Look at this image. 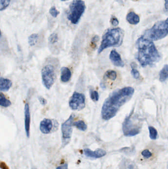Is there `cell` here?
<instances>
[{
  "mask_svg": "<svg viewBox=\"0 0 168 169\" xmlns=\"http://www.w3.org/2000/svg\"><path fill=\"white\" fill-rule=\"evenodd\" d=\"M134 91V88L128 87L112 92L103 105L101 111L102 118L109 120L115 117L121 107L131 98Z\"/></svg>",
  "mask_w": 168,
  "mask_h": 169,
  "instance_id": "cell-1",
  "label": "cell"
},
{
  "mask_svg": "<svg viewBox=\"0 0 168 169\" xmlns=\"http://www.w3.org/2000/svg\"><path fill=\"white\" fill-rule=\"evenodd\" d=\"M137 49L136 59L142 67L154 66L159 62L161 57L152 42L141 37L136 42Z\"/></svg>",
  "mask_w": 168,
  "mask_h": 169,
  "instance_id": "cell-2",
  "label": "cell"
},
{
  "mask_svg": "<svg viewBox=\"0 0 168 169\" xmlns=\"http://www.w3.org/2000/svg\"><path fill=\"white\" fill-rule=\"evenodd\" d=\"M123 37L124 32L119 28L107 30L103 36L101 45L98 49V54H100L107 48L120 46L122 44Z\"/></svg>",
  "mask_w": 168,
  "mask_h": 169,
  "instance_id": "cell-3",
  "label": "cell"
},
{
  "mask_svg": "<svg viewBox=\"0 0 168 169\" xmlns=\"http://www.w3.org/2000/svg\"><path fill=\"white\" fill-rule=\"evenodd\" d=\"M168 19L155 23L152 27L145 31V37L152 41H157L168 35ZM148 39V40H149Z\"/></svg>",
  "mask_w": 168,
  "mask_h": 169,
  "instance_id": "cell-4",
  "label": "cell"
},
{
  "mask_svg": "<svg viewBox=\"0 0 168 169\" xmlns=\"http://www.w3.org/2000/svg\"><path fill=\"white\" fill-rule=\"evenodd\" d=\"M85 8V3L83 0H73L70 6L68 19L73 24H78L84 14Z\"/></svg>",
  "mask_w": 168,
  "mask_h": 169,
  "instance_id": "cell-5",
  "label": "cell"
},
{
  "mask_svg": "<svg viewBox=\"0 0 168 169\" xmlns=\"http://www.w3.org/2000/svg\"><path fill=\"white\" fill-rule=\"evenodd\" d=\"M56 78L55 67L51 64L46 65L41 69V79L44 86L49 90L55 83Z\"/></svg>",
  "mask_w": 168,
  "mask_h": 169,
  "instance_id": "cell-6",
  "label": "cell"
},
{
  "mask_svg": "<svg viewBox=\"0 0 168 169\" xmlns=\"http://www.w3.org/2000/svg\"><path fill=\"white\" fill-rule=\"evenodd\" d=\"M132 113L126 118L122 125L124 135L126 137H133L139 134L141 127L133 122L131 119Z\"/></svg>",
  "mask_w": 168,
  "mask_h": 169,
  "instance_id": "cell-7",
  "label": "cell"
},
{
  "mask_svg": "<svg viewBox=\"0 0 168 169\" xmlns=\"http://www.w3.org/2000/svg\"><path fill=\"white\" fill-rule=\"evenodd\" d=\"M74 115L72 114L68 119L66 120L61 126V131L62 133L63 146H65L69 143L72 137Z\"/></svg>",
  "mask_w": 168,
  "mask_h": 169,
  "instance_id": "cell-8",
  "label": "cell"
},
{
  "mask_svg": "<svg viewBox=\"0 0 168 169\" xmlns=\"http://www.w3.org/2000/svg\"><path fill=\"white\" fill-rule=\"evenodd\" d=\"M69 106L73 110H80L85 106V97L83 94L75 92L69 100Z\"/></svg>",
  "mask_w": 168,
  "mask_h": 169,
  "instance_id": "cell-9",
  "label": "cell"
},
{
  "mask_svg": "<svg viewBox=\"0 0 168 169\" xmlns=\"http://www.w3.org/2000/svg\"><path fill=\"white\" fill-rule=\"evenodd\" d=\"M53 124L52 120L49 119H43L40 123V131L43 134H49L52 131Z\"/></svg>",
  "mask_w": 168,
  "mask_h": 169,
  "instance_id": "cell-10",
  "label": "cell"
},
{
  "mask_svg": "<svg viewBox=\"0 0 168 169\" xmlns=\"http://www.w3.org/2000/svg\"><path fill=\"white\" fill-rule=\"evenodd\" d=\"M84 153L86 156L90 158H99L103 157L106 154V152L103 149L98 148L94 151H92L89 148H85L83 150Z\"/></svg>",
  "mask_w": 168,
  "mask_h": 169,
  "instance_id": "cell-11",
  "label": "cell"
},
{
  "mask_svg": "<svg viewBox=\"0 0 168 169\" xmlns=\"http://www.w3.org/2000/svg\"><path fill=\"white\" fill-rule=\"evenodd\" d=\"M25 129L26 131V135L28 137H30V129L31 115L30 108L28 103L25 105Z\"/></svg>",
  "mask_w": 168,
  "mask_h": 169,
  "instance_id": "cell-12",
  "label": "cell"
},
{
  "mask_svg": "<svg viewBox=\"0 0 168 169\" xmlns=\"http://www.w3.org/2000/svg\"><path fill=\"white\" fill-rule=\"evenodd\" d=\"M110 59L112 63H113L115 66L118 67L124 66V62L122 61L120 55L116 51L112 50L111 51L110 55Z\"/></svg>",
  "mask_w": 168,
  "mask_h": 169,
  "instance_id": "cell-13",
  "label": "cell"
},
{
  "mask_svg": "<svg viewBox=\"0 0 168 169\" xmlns=\"http://www.w3.org/2000/svg\"><path fill=\"white\" fill-rule=\"evenodd\" d=\"M12 82L8 79L0 77V91L6 92L12 87Z\"/></svg>",
  "mask_w": 168,
  "mask_h": 169,
  "instance_id": "cell-14",
  "label": "cell"
},
{
  "mask_svg": "<svg viewBox=\"0 0 168 169\" xmlns=\"http://www.w3.org/2000/svg\"><path fill=\"white\" fill-rule=\"evenodd\" d=\"M72 76V73L70 69L66 67H63L61 70V80L64 83L69 81Z\"/></svg>",
  "mask_w": 168,
  "mask_h": 169,
  "instance_id": "cell-15",
  "label": "cell"
},
{
  "mask_svg": "<svg viewBox=\"0 0 168 169\" xmlns=\"http://www.w3.org/2000/svg\"><path fill=\"white\" fill-rule=\"evenodd\" d=\"M126 19L129 23L133 25L137 24L140 20L139 16L134 11L129 12L126 16Z\"/></svg>",
  "mask_w": 168,
  "mask_h": 169,
  "instance_id": "cell-16",
  "label": "cell"
},
{
  "mask_svg": "<svg viewBox=\"0 0 168 169\" xmlns=\"http://www.w3.org/2000/svg\"><path fill=\"white\" fill-rule=\"evenodd\" d=\"M168 65L166 64L164 66L159 74V80L161 82H165L168 79Z\"/></svg>",
  "mask_w": 168,
  "mask_h": 169,
  "instance_id": "cell-17",
  "label": "cell"
},
{
  "mask_svg": "<svg viewBox=\"0 0 168 169\" xmlns=\"http://www.w3.org/2000/svg\"><path fill=\"white\" fill-rule=\"evenodd\" d=\"M11 105V101L5 97L3 92H0V106L4 107H8Z\"/></svg>",
  "mask_w": 168,
  "mask_h": 169,
  "instance_id": "cell-18",
  "label": "cell"
},
{
  "mask_svg": "<svg viewBox=\"0 0 168 169\" xmlns=\"http://www.w3.org/2000/svg\"><path fill=\"white\" fill-rule=\"evenodd\" d=\"M38 34H33L31 35L28 38V43L31 46H34L37 44L38 41Z\"/></svg>",
  "mask_w": 168,
  "mask_h": 169,
  "instance_id": "cell-19",
  "label": "cell"
},
{
  "mask_svg": "<svg viewBox=\"0 0 168 169\" xmlns=\"http://www.w3.org/2000/svg\"><path fill=\"white\" fill-rule=\"evenodd\" d=\"M73 126H75L78 129L82 131H85L87 129V126L85 123H84V121L81 120L73 123Z\"/></svg>",
  "mask_w": 168,
  "mask_h": 169,
  "instance_id": "cell-20",
  "label": "cell"
},
{
  "mask_svg": "<svg viewBox=\"0 0 168 169\" xmlns=\"http://www.w3.org/2000/svg\"><path fill=\"white\" fill-rule=\"evenodd\" d=\"M148 129H149V131L150 138H151V140H156L158 137V133L157 130L154 127H151V126H149L148 127Z\"/></svg>",
  "mask_w": 168,
  "mask_h": 169,
  "instance_id": "cell-21",
  "label": "cell"
},
{
  "mask_svg": "<svg viewBox=\"0 0 168 169\" xmlns=\"http://www.w3.org/2000/svg\"><path fill=\"white\" fill-rule=\"evenodd\" d=\"M105 77L110 80H115L117 77L116 72L113 70H108L105 72Z\"/></svg>",
  "mask_w": 168,
  "mask_h": 169,
  "instance_id": "cell-22",
  "label": "cell"
},
{
  "mask_svg": "<svg viewBox=\"0 0 168 169\" xmlns=\"http://www.w3.org/2000/svg\"><path fill=\"white\" fill-rule=\"evenodd\" d=\"M11 0H0V11H3L9 6Z\"/></svg>",
  "mask_w": 168,
  "mask_h": 169,
  "instance_id": "cell-23",
  "label": "cell"
},
{
  "mask_svg": "<svg viewBox=\"0 0 168 169\" xmlns=\"http://www.w3.org/2000/svg\"><path fill=\"white\" fill-rule=\"evenodd\" d=\"M90 97L93 101H98L99 98V95L98 92L95 91L91 90L90 91Z\"/></svg>",
  "mask_w": 168,
  "mask_h": 169,
  "instance_id": "cell-24",
  "label": "cell"
},
{
  "mask_svg": "<svg viewBox=\"0 0 168 169\" xmlns=\"http://www.w3.org/2000/svg\"><path fill=\"white\" fill-rule=\"evenodd\" d=\"M49 40V43L51 44H55L58 42V37L57 34L56 33H53L51 34L50 37H49L48 39Z\"/></svg>",
  "mask_w": 168,
  "mask_h": 169,
  "instance_id": "cell-25",
  "label": "cell"
},
{
  "mask_svg": "<svg viewBox=\"0 0 168 169\" xmlns=\"http://www.w3.org/2000/svg\"><path fill=\"white\" fill-rule=\"evenodd\" d=\"M49 13L54 17H56L59 14V11L57 10L55 6H52L49 10Z\"/></svg>",
  "mask_w": 168,
  "mask_h": 169,
  "instance_id": "cell-26",
  "label": "cell"
},
{
  "mask_svg": "<svg viewBox=\"0 0 168 169\" xmlns=\"http://www.w3.org/2000/svg\"><path fill=\"white\" fill-rule=\"evenodd\" d=\"M142 154L144 157H145L146 158H149L150 157H151L152 156V153L151 152H150L149 150H148L147 149H145L142 152Z\"/></svg>",
  "mask_w": 168,
  "mask_h": 169,
  "instance_id": "cell-27",
  "label": "cell"
},
{
  "mask_svg": "<svg viewBox=\"0 0 168 169\" xmlns=\"http://www.w3.org/2000/svg\"><path fill=\"white\" fill-rule=\"evenodd\" d=\"M131 74L134 78L138 79L140 77L139 72L133 67H132Z\"/></svg>",
  "mask_w": 168,
  "mask_h": 169,
  "instance_id": "cell-28",
  "label": "cell"
},
{
  "mask_svg": "<svg viewBox=\"0 0 168 169\" xmlns=\"http://www.w3.org/2000/svg\"><path fill=\"white\" fill-rule=\"evenodd\" d=\"M111 23L113 26H117L119 24V21L116 17H112L111 19Z\"/></svg>",
  "mask_w": 168,
  "mask_h": 169,
  "instance_id": "cell-29",
  "label": "cell"
},
{
  "mask_svg": "<svg viewBox=\"0 0 168 169\" xmlns=\"http://www.w3.org/2000/svg\"><path fill=\"white\" fill-rule=\"evenodd\" d=\"M38 100H39V102H40L41 104L43 105H44L47 103V100L42 97H38Z\"/></svg>",
  "mask_w": 168,
  "mask_h": 169,
  "instance_id": "cell-30",
  "label": "cell"
},
{
  "mask_svg": "<svg viewBox=\"0 0 168 169\" xmlns=\"http://www.w3.org/2000/svg\"><path fill=\"white\" fill-rule=\"evenodd\" d=\"M56 169H68V166L67 164H65L60 166L57 168Z\"/></svg>",
  "mask_w": 168,
  "mask_h": 169,
  "instance_id": "cell-31",
  "label": "cell"
},
{
  "mask_svg": "<svg viewBox=\"0 0 168 169\" xmlns=\"http://www.w3.org/2000/svg\"><path fill=\"white\" fill-rule=\"evenodd\" d=\"M0 168H1L2 169H9L8 166H6V164L3 162L0 163Z\"/></svg>",
  "mask_w": 168,
  "mask_h": 169,
  "instance_id": "cell-32",
  "label": "cell"
},
{
  "mask_svg": "<svg viewBox=\"0 0 168 169\" xmlns=\"http://www.w3.org/2000/svg\"><path fill=\"white\" fill-rule=\"evenodd\" d=\"M165 9H166V10L167 11L168 10V0H165Z\"/></svg>",
  "mask_w": 168,
  "mask_h": 169,
  "instance_id": "cell-33",
  "label": "cell"
},
{
  "mask_svg": "<svg viewBox=\"0 0 168 169\" xmlns=\"http://www.w3.org/2000/svg\"><path fill=\"white\" fill-rule=\"evenodd\" d=\"M132 1H133L134 2H137V1H139L140 0H132Z\"/></svg>",
  "mask_w": 168,
  "mask_h": 169,
  "instance_id": "cell-34",
  "label": "cell"
},
{
  "mask_svg": "<svg viewBox=\"0 0 168 169\" xmlns=\"http://www.w3.org/2000/svg\"><path fill=\"white\" fill-rule=\"evenodd\" d=\"M1 37V29H0V38Z\"/></svg>",
  "mask_w": 168,
  "mask_h": 169,
  "instance_id": "cell-35",
  "label": "cell"
},
{
  "mask_svg": "<svg viewBox=\"0 0 168 169\" xmlns=\"http://www.w3.org/2000/svg\"><path fill=\"white\" fill-rule=\"evenodd\" d=\"M62 1H66V0H61Z\"/></svg>",
  "mask_w": 168,
  "mask_h": 169,
  "instance_id": "cell-36",
  "label": "cell"
},
{
  "mask_svg": "<svg viewBox=\"0 0 168 169\" xmlns=\"http://www.w3.org/2000/svg\"><path fill=\"white\" fill-rule=\"evenodd\" d=\"M0 74H1V73H0Z\"/></svg>",
  "mask_w": 168,
  "mask_h": 169,
  "instance_id": "cell-37",
  "label": "cell"
}]
</instances>
